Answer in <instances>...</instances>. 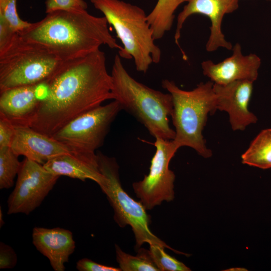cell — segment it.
Here are the masks:
<instances>
[{
    "label": "cell",
    "instance_id": "1",
    "mask_svg": "<svg viewBox=\"0 0 271 271\" xmlns=\"http://www.w3.org/2000/svg\"><path fill=\"white\" fill-rule=\"evenodd\" d=\"M45 83L46 95L29 126L50 137L75 117L112 99L111 76L100 49L65 61Z\"/></svg>",
    "mask_w": 271,
    "mask_h": 271
},
{
    "label": "cell",
    "instance_id": "2",
    "mask_svg": "<svg viewBox=\"0 0 271 271\" xmlns=\"http://www.w3.org/2000/svg\"><path fill=\"white\" fill-rule=\"evenodd\" d=\"M25 40L39 44L65 61L85 56L102 45L121 50L103 16L88 13L57 11L17 33Z\"/></svg>",
    "mask_w": 271,
    "mask_h": 271
},
{
    "label": "cell",
    "instance_id": "3",
    "mask_svg": "<svg viewBox=\"0 0 271 271\" xmlns=\"http://www.w3.org/2000/svg\"><path fill=\"white\" fill-rule=\"evenodd\" d=\"M111 76L112 99L131 114L156 139L173 140L175 130L169 124L172 97L137 81L126 71L118 54L114 57Z\"/></svg>",
    "mask_w": 271,
    "mask_h": 271
},
{
    "label": "cell",
    "instance_id": "4",
    "mask_svg": "<svg viewBox=\"0 0 271 271\" xmlns=\"http://www.w3.org/2000/svg\"><path fill=\"white\" fill-rule=\"evenodd\" d=\"M213 85L210 80L201 82L193 90L187 91L180 88L173 81L162 80V87L172 97L171 117L175 132L172 141L178 150L188 147L205 158L211 157L212 151L206 145L202 131L208 114L217 110Z\"/></svg>",
    "mask_w": 271,
    "mask_h": 271
},
{
    "label": "cell",
    "instance_id": "5",
    "mask_svg": "<svg viewBox=\"0 0 271 271\" xmlns=\"http://www.w3.org/2000/svg\"><path fill=\"white\" fill-rule=\"evenodd\" d=\"M114 28L122 44L120 58L133 59L138 71L146 73L152 63L161 58L160 48L155 44L147 15L140 7L121 0H90Z\"/></svg>",
    "mask_w": 271,
    "mask_h": 271
},
{
    "label": "cell",
    "instance_id": "6",
    "mask_svg": "<svg viewBox=\"0 0 271 271\" xmlns=\"http://www.w3.org/2000/svg\"><path fill=\"white\" fill-rule=\"evenodd\" d=\"M65 62L44 47L25 40L16 33L0 50V92L46 82Z\"/></svg>",
    "mask_w": 271,
    "mask_h": 271
},
{
    "label": "cell",
    "instance_id": "7",
    "mask_svg": "<svg viewBox=\"0 0 271 271\" xmlns=\"http://www.w3.org/2000/svg\"><path fill=\"white\" fill-rule=\"evenodd\" d=\"M96 154L100 171L105 178L104 183L99 187L113 210L115 222L122 228L126 225L131 227L136 241L135 249L138 250L143 244L148 243L184 254L171 248L151 231L149 227L151 217L147 210L140 201L129 196L121 186L119 165L115 158L100 152Z\"/></svg>",
    "mask_w": 271,
    "mask_h": 271
},
{
    "label": "cell",
    "instance_id": "8",
    "mask_svg": "<svg viewBox=\"0 0 271 271\" xmlns=\"http://www.w3.org/2000/svg\"><path fill=\"white\" fill-rule=\"evenodd\" d=\"M122 110L115 100L75 117L51 138L71 151L95 153L104 143L111 124Z\"/></svg>",
    "mask_w": 271,
    "mask_h": 271
},
{
    "label": "cell",
    "instance_id": "9",
    "mask_svg": "<svg viewBox=\"0 0 271 271\" xmlns=\"http://www.w3.org/2000/svg\"><path fill=\"white\" fill-rule=\"evenodd\" d=\"M155 140L156 152L148 174L132 184L134 193L146 210H151L164 201H172L175 197V175L169 169V164L178 149L172 140Z\"/></svg>",
    "mask_w": 271,
    "mask_h": 271
},
{
    "label": "cell",
    "instance_id": "10",
    "mask_svg": "<svg viewBox=\"0 0 271 271\" xmlns=\"http://www.w3.org/2000/svg\"><path fill=\"white\" fill-rule=\"evenodd\" d=\"M59 177L43 165L25 158L21 162L15 188L8 199V214L31 213L41 204Z\"/></svg>",
    "mask_w": 271,
    "mask_h": 271
},
{
    "label": "cell",
    "instance_id": "11",
    "mask_svg": "<svg viewBox=\"0 0 271 271\" xmlns=\"http://www.w3.org/2000/svg\"><path fill=\"white\" fill-rule=\"evenodd\" d=\"M187 4L177 17V25L174 35L175 43L182 54L183 59L187 56L179 44L181 30L187 19L194 14L207 16L210 20V34L206 45L207 52H212L219 48L228 50L232 45L227 41L222 31V23L224 16L236 11L238 8V0H186Z\"/></svg>",
    "mask_w": 271,
    "mask_h": 271
},
{
    "label": "cell",
    "instance_id": "12",
    "mask_svg": "<svg viewBox=\"0 0 271 271\" xmlns=\"http://www.w3.org/2000/svg\"><path fill=\"white\" fill-rule=\"evenodd\" d=\"M253 82L238 80L226 84L214 83L217 109L226 112L233 130H244L255 123L257 117L249 110Z\"/></svg>",
    "mask_w": 271,
    "mask_h": 271
},
{
    "label": "cell",
    "instance_id": "13",
    "mask_svg": "<svg viewBox=\"0 0 271 271\" xmlns=\"http://www.w3.org/2000/svg\"><path fill=\"white\" fill-rule=\"evenodd\" d=\"M232 54L221 62L214 63L211 60L203 61V74L214 83L226 84L238 80L255 81L261 65L260 58L255 54L244 55L241 46L236 43L232 47Z\"/></svg>",
    "mask_w": 271,
    "mask_h": 271
},
{
    "label": "cell",
    "instance_id": "14",
    "mask_svg": "<svg viewBox=\"0 0 271 271\" xmlns=\"http://www.w3.org/2000/svg\"><path fill=\"white\" fill-rule=\"evenodd\" d=\"M15 127L11 148L18 156H24L44 165L55 157L71 152L65 145L30 126Z\"/></svg>",
    "mask_w": 271,
    "mask_h": 271
},
{
    "label": "cell",
    "instance_id": "15",
    "mask_svg": "<svg viewBox=\"0 0 271 271\" xmlns=\"http://www.w3.org/2000/svg\"><path fill=\"white\" fill-rule=\"evenodd\" d=\"M33 243L46 256L55 271H64L65 264L74 252L75 242L69 230L56 227H35L32 232Z\"/></svg>",
    "mask_w": 271,
    "mask_h": 271
},
{
    "label": "cell",
    "instance_id": "16",
    "mask_svg": "<svg viewBox=\"0 0 271 271\" xmlns=\"http://www.w3.org/2000/svg\"><path fill=\"white\" fill-rule=\"evenodd\" d=\"M43 166L54 175L82 181L91 180L99 186L105 181L100 171L95 153L71 151L49 160Z\"/></svg>",
    "mask_w": 271,
    "mask_h": 271
},
{
    "label": "cell",
    "instance_id": "17",
    "mask_svg": "<svg viewBox=\"0 0 271 271\" xmlns=\"http://www.w3.org/2000/svg\"><path fill=\"white\" fill-rule=\"evenodd\" d=\"M38 85L18 86L0 92V116L15 126H29L41 100L37 94Z\"/></svg>",
    "mask_w": 271,
    "mask_h": 271
},
{
    "label": "cell",
    "instance_id": "18",
    "mask_svg": "<svg viewBox=\"0 0 271 271\" xmlns=\"http://www.w3.org/2000/svg\"><path fill=\"white\" fill-rule=\"evenodd\" d=\"M185 2L186 0H158L153 10L147 15L155 40L162 38L171 30L176 10Z\"/></svg>",
    "mask_w": 271,
    "mask_h": 271
},
{
    "label": "cell",
    "instance_id": "19",
    "mask_svg": "<svg viewBox=\"0 0 271 271\" xmlns=\"http://www.w3.org/2000/svg\"><path fill=\"white\" fill-rule=\"evenodd\" d=\"M244 164L261 169L271 168V128L261 130L241 155Z\"/></svg>",
    "mask_w": 271,
    "mask_h": 271
},
{
    "label": "cell",
    "instance_id": "20",
    "mask_svg": "<svg viewBox=\"0 0 271 271\" xmlns=\"http://www.w3.org/2000/svg\"><path fill=\"white\" fill-rule=\"evenodd\" d=\"M116 258L121 271H159L154 263L149 249L140 248L136 255L123 251L115 244Z\"/></svg>",
    "mask_w": 271,
    "mask_h": 271
},
{
    "label": "cell",
    "instance_id": "21",
    "mask_svg": "<svg viewBox=\"0 0 271 271\" xmlns=\"http://www.w3.org/2000/svg\"><path fill=\"white\" fill-rule=\"evenodd\" d=\"M11 147L0 148V189L12 187L21 162Z\"/></svg>",
    "mask_w": 271,
    "mask_h": 271
},
{
    "label": "cell",
    "instance_id": "22",
    "mask_svg": "<svg viewBox=\"0 0 271 271\" xmlns=\"http://www.w3.org/2000/svg\"><path fill=\"white\" fill-rule=\"evenodd\" d=\"M149 250L152 259L159 271H191L182 262L167 254L165 247L151 244Z\"/></svg>",
    "mask_w": 271,
    "mask_h": 271
},
{
    "label": "cell",
    "instance_id": "23",
    "mask_svg": "<svg viewBox=\"0 0 271 271\" xmlns=\"http://www.w3.org/2000/svg\"><path fill=\"white\" fill-rule=\"evenodd\" d=\"M17 0H0V19L4 20L16 33L30 27L32 23L22 20L17 10Z\"/></svg>",
    "mask_w": 271,
    "mask_h": 271
},
{
    "label": "cell",
    "instance_id": "24",
    "mask_svg": "<svg viewBox=\"0 0 271 271\" xmlns=\"http://www.w3.org/2000/svg\"><path fill=\"white\" fill-rule=\"evenodd\" d=\"M46 14L57 11L80 12L86 10L87 4L84 0H46Z\"/></svg>",
    "mask_w": 271,
    "mask_h": 271
},
{
    "label": "cell",
    "instance_id": "25",
    "mask_svg": "<svg viewBox=\"0 0 271 271\" xmlns=\"http://www.w3.org/2000/svg\"><path fill=\"white\" fill-rule=\"evenodd\" d=\"M18 256L14 249L8 244L0 242V268L12 269L17 264Z\"/></svg>",
    "mask_w": 271,
    "mask_h": 271
},
{
    "label": "cell",
    "instance_id": "26",
    "mask_svg": "<svg viewBox=\"0 0 271 271\" xmlns=\"http://www.w3.org/2000/svg\"><path fill=\"white\" fill-rule=\"evenodd\" d=\"M15 132L14 124L6 118L0 116V148L11 147Z\"/></svg>",
    "mask_w": 271,
    "mask_h": 271
},
{
    "label": "cell",
    "instance_id": "27",
    "mask_svg": "<svg viewBox=\"0 0 271 271\" xmlns=\"http://www.w3.org/2000/svg\"><path fill=\"white\" fill-rule=\"evenodd\" d=\"M76 267L79 271H121L119 267L100 264L87 258L78 260Z\"/></svg>",
    "mask_w": 271,
    "mask_h": 271
},
{
    "label": "cell",
    "instance_id": "28",
    "mask_svg": "<svg viewBox=\"0 0 271 271\" xmlns=\"http://www.w3.org/2000/svg\"><path fill=\"white\" fill-rule=\"evenodd\" d=\"M16 33L6 21L0 19V50L10 43Z\"/></svg>",
    "mask_w": 271,
    "mask_h": 271
},
{
    "label": "cell",
    "instance_id": "29",
    "mask_svg": "<svg viewBox=\"0 0 271 271\" xmlns=\"http://www.w3.org/2000/svg\"><path fill=\"white\" fill-rule=\"evenodd\" d=\"M5 224L4 219H3V213L2 211L1 208H0V227H1Z\"/></svg>",
    "mask_w": 271,
    "mask_h": 271
},
{
    "label": "cell",
    "instance_id": "30",
    "mask_svg": "<svg viewBox=\"0 0 271 271\" xmlns=\"http://www.w3.org/2000/svg\"><path fill=\"white\" fill-rule=\"evenodd\" d=\"M225 270H239V271H242V270H247V269H245L244 268H241V267H236V268H229V269H227Z\"/></svg>",
    "mask_w": 271,
    "mask_h": 271
},
{
    "label": "cell",
    "instance_id": "31",
    "mask_svg": "<svg viewBox=\"0 0 271 271\" xmlns=\"http://www.w3.org/2000/svg\"><path fill=\"white\" fill-rule=\"evenodd\" d=\"M266 1H270V0H266Z\"/></svg>",
    "mask_w": 271,
    "mask_h": 271
}]
</instances>
